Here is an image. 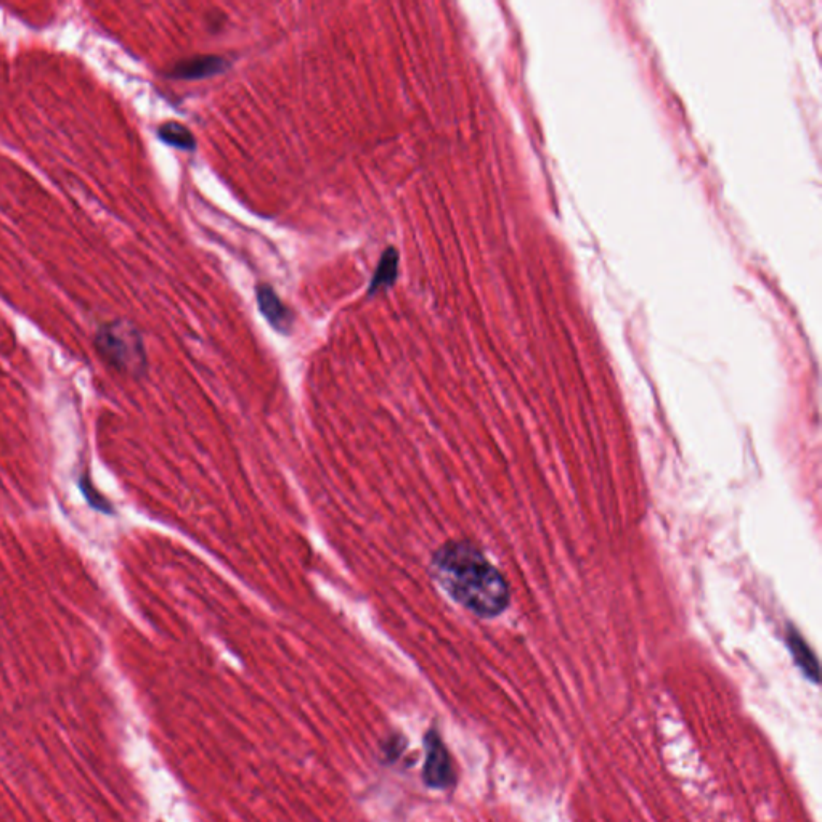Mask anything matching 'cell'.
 Returning <instances> with one entry per match:
<instances>
[{"mask_svg":"<svg viewBox=\"0 0 822 822\" xmlns=\"http://www.w3.org/2000/svg\"><path fill=\"white\" fill-rule=\"evenodd\" d=\"M100 359L121 375L140 378L148 367L147 349L139 328L126 318L103 323L94 336Z\"/></svg>","mask_w":822,"mask_h":822,"instance_id":"7a4b0ae2","label":"cell"},{"mask_svg":"<svg viewBox=\"0 0 822 822\" xmlns=\"http://www.w3.org/2000/svg\"><path fill=\"white\" fill-rule=\"evenodd\" d=\"M256 296L259 309H261L262 315L267 318V322L273 326V330L280 331L283 334L291 333L294 325L293 314L281 302L272 286L265 285V283L257 286Z\"/></svg>","mask_w":822,"mask_h":822,"instance_id":"5b68a950","label":"cell"},{"mask_svg":"<svg viewBox=\"0 0 822 822\" xmlns=\"http://www.w3.org/2000/svg\"><path fill=\"white\" fill-rule=\"evenodd\" d=\"M790 651L794 654L795 662L802 672L810 678L813 683H818L819 668L818 660L813 656V652L806 646L805 641L798 635H792L789 639Z\"/></svg>","mask_w":822,"mask_h":822,"instance_id":"ba28073f","label":"cell"},{"mask_svg":"<svg viewBox=\"0 0 822 822\" xmlns=\"http://www.w3.org/2000/svg\"><path fill=\"white\" fill-rule=\"evenodd\" d=\"M158 137L169 147L184 151L196 150L195 135L184 124L174 123V121L164 123L163 126H159Z\"/></svg>","mask_w":822,"mask_h":822,"instance_id":"52a82bcc","label":"cell"},{"mask_svg":"<svg viewBox=\"0 0 822 822\" xmlns=\"http://www.w3.org/2000/svg\"><path fill=\"white\" fill-rule=\"evenodd\" d=\"M424 749H426V760H424L423 779L426 786L431 789L452 787L456 782L452 757L442 737L434 729L428 731L424 737Z\"/></svg>","mask_w":822,"mask_h":822,"instance_id":"3957f363","label":"cell"},{"mask_svg":"<svg viewBox=\"0 0 822 822\" xmlns=\"http://www.w3.org/2000/svg\"><path fill=\"white\" fill-rule=\"evenodd\" d=\"M227 68L228 62L224 57L196 55V57L185 58V60L174 63L166 76L171 79L195 81V79L212 78V76L222 74Z\"/></svg>","mask_w":822,"mask_h":822,"instance_id":"277c9868","label":"cell"},{"mask_svg":"<svg viewBox=\"0 0 822 822\" xmlns=\"http://www.w3.org/2000/svg\"><path fill=\"white\" fill-rule=\"evenodd\" d=\"M399 275V253L395 248H387L381 256L375 275L371 278L368 294L375 296L379 291L391 288Z\"/></svg>","mask_w":822,"mask_h":822,"instance_id":"8992f818","label":"cell"},{"mask_svg":"<svg viewBox=\"0 0 822 822\" xmlns=\"http://www.w3.org/2000/svg\"><path fill=\"white\" fill-rule=\"evenodd\" d=\"M432 572L456 603L479 617H495L508 607L505 577L471 543L440 546L432 558Z\"/></svg>","mask_w":822,"mask_h":822,"instance_id":"6da1fadb","label":"cell"}]
</instances>
